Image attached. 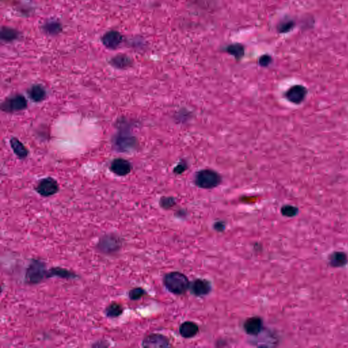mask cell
<instances>
[{"mask_svg":"<svg viewBox=\"0 0 348 348\" xmlns=\"http://www.w3.org/2000/svg\"><path fill=\"white\" fill-rule=\"evenodd\" d=\"M163 284L169 292L176 295L185 294L191 285L187 277L178 271L165 274L163 278Z\"/></svg>","mask_w":348,"mask_h":348,"instance_id":"1","label":"cell"},{"mask_svg":"<svg viewBox=\"0 0 348 348\" xmlns=\"http://www.w3.org/2000/svg\"><path fill=\"white\" fill-rule=\"evenodd\" d=\"M47 278H49V269H47L45 262L38 259H33L25 272V282L31 285H35L41 283Z\"/></svg>","mask_w":348,"mask_h":348,"instance_id":"2","label":"cell"},{"mask_svg":"<svg viewBox=\"0 0 348 348\" xmlns=\"http://www.w3.org/2000/svg\"><path fill=\"white\" fill-rule=\"evenodd\" d=\"M194 182L197 187L201 189H212L220 185L222 178L220 175L215 171L205 169L197 173Z\"/></svg>","mask_w":348,"mask_h":348,"instance_id":"3","label":"cell"},{"mask_svg":"<svg viewBox=\"0 0 348 348\" xmlns=\"http://www.w3.org/2000/svg\"><path fill=\"white\" fill-rule=\"evenodd\" d=\"M26 98L23 95L16 94L6 98L1 103V110L6 113L19 112L27 107Z\"/></svg>","mask_w":348,"mask_h":348,"instance_id":"4","label":"cell"},{"mask_svg":"<svg viewBox=\"0 0 348 348\" xmlns=\"http://www.w3.org/2000/svg\"><path fill=\"white\" fill-rule=\"evenodd\" d=\"M35 190L38 194L44 197L49 198L54 196L59 191V186L57 181L52 177H47L43 178L38 182L36 186Z\"/></svg>","mask_w":348,"mask_h":348,"instance_id":"5","label":"cell"},{"mask_svg":"<svg viewBox=\"0 0 348 348\" xmlns=\"http://www.w3.org/2000/svg\"><path fill=\"white\" fill-rule=\"evenodd\" d=\"M122 246L121 240L114 234L105 235L100 239L98 249L103 253L111 254L117 252Z\"/></svg>","mask_w":348,"mask_h":348,"instance_id":"6","label":"cell"},{"mask_svg":"<svg viewBox=\"0 0 348 348\" xmlns=\"http://www.w3.org/2000/svg\"><path fill=\"white\" fill-rule=\"evenodd\" d=\"M113 140V145L120 152L131 150L136 145V138L126 130L119 131Z\"/></svg>","mask_w":348,"mask_h":348,"instance_id":"7","label":"cell"},{"mask_svg":"<svg viewBox=\"0 0 348 348\" xmlns=\"http://www.w3.org/2000/svg\"><path fill=\"white\" fill-rule=\"evenodd\" d=\"M144 348H169L171 347L169 339L165 335L158 333H152L146 336L142 341Z\"/></svg>","mask_w":348,"mask_h":348,"instance_id":"8","label":"cell"},{"mask_svg":"<svg viewBox=\"0 0 348 348\" xmlns=\"http://www.w3.org/2000/svg\"><path fill=\"white\" fill-rule=\"evenodd\" d=\"M132 165L123 158H114L110 165L111 172L118 176H126L132 171Z\"/></svg>","mask_w":348,"mask_h":348,"instance_id":"9","label":"cell"},{"mask_svg":"<svg viewBox=\"0 0 348 348\" xmlns=\"http://www.w3.org/2000/svg\"><path fill=\"white\" fill-rule=\"evenodd\" d=\"M246 333L250 336H257L263 329V322L260 317H251L246 320L244 324Z\"/></svg>","mask_w":348,"mask_h":348,"instance_id":"10","label":"cell"},{"mask_svg":"<svg viewBox=\"0 0 348 348\" xmlns=\"http://www.w3.org/2000/svg\"><path fill=\"white\" fill-rule=\"evenodd\" d=\"M191 293L196 297H203L209 294L212 291L210 282L203 279H197L190 285Z\"/></svg>","mask_w":348,"mask_h":348,"instance_id":"11","label":"cell"},{"mask_svg":"<svg viewBox=\"0 0 348 348\" xmlns=\"http://www.w3.org/2000/svg\"><path fill=\"white\" fill-rule=\"evenodd\" d=\"M123 37L121 33L116 31H110L102 36L101 42L106 48L114 50L123 43Z\"/></svg>","mask_w":348,"mask_h":348,"instance_id":"12","label":"cell"},{"mask_svg":"<svg viewBox=\"0 0 348 348\" xmlns=\"http://www.w3.org/2000/svg\"><path fill=\"white\" fill-rule=\"evenodd\" d=\"M306 94H307V91L305 87L300 85H296L288 90L286 93V98L292 103L298 104L305 99Z\"/></svg>","mask_w":348,"mask_h":348,"instance_id":"13","label":"cell"},{"mask_svg":"<svg viewBox=\"0 0 348 348\" xmlns=\"http://www.w3.org/2000/svg\"><path fill=\"white\" fill-rule=\"evenodd\" d=\"M180 334L182 338L185 339H191L194 338L198 335L199 332V327L198 324L195 322L187 321L183 322L180 325Z\"/></svg>","mask_w":348,"mask_h":348,"instance_id":"14","label":"cell"},{"mask_svg":"<svg viewBox=\"0 0 348 348\" xmlns=\"http://www.w3.org/2000/svg\"><path fill=\"white\" fill-rule=\"evenodd\" d=\"M27 94L30 99L36 103L44 101L47 96V91L41 85H32L27 91Z\"/></svg>","mask_w":348,"mask_h":348,"instance_id":"15","label":"cell"},{"mask_svg":"<svg viewBox=\"0 0 348 348\" xmlns=\"http://www.w3.org/2000/svg\"><path fill=\"white\" fill-rule=\"evenodd\" d=\"M10 147L14 154L21 159L27 158L29 154V151L25 146L18 138H12L10 140Z\"/></svg>","mask_w":348,"mask_h":348,"instance_id":"16","label":"cell"},{"mask_svg":"<svg viewBox=\"0 0 348 348\" xmlns=\"http://www.w3.org/2000/svg\"><path fill=\"white\" fill-rule=\"evenodd\" d=\"M57 277V278L71 280L77 278L75 273L62 267H52L49 269V278Z\"/></svg>","mask_w":348,"mask_h":348,"instance_id":"17","label":"cell"},{"mask_svg":"<svg viewBox=\"0 0 348 348\" xmlns=\"http://www.w3.org/2000/svg\"><path fill=\"white\" fill-rule=\"evenodd\" d=\"M110 63L113 67L124 70L130 67L132 65L133 61L126 54H118L111 59Z\"/></svg>","mask_w":348,"mask_h":348,"instance_id":"18","label":"cell"},{"mask_svg":"<svg viewBox=\"0 0 348 348\" xmlns=\"http://www.w3.org/2000/svg\"><path fill=\"white\" fill-rule=\"evenodd\" d=\"M330 265L333 267H342L348 263L347 255L343 252H335L329 256Z\"/></svg>","mask_w":348,"mask_h":348,"instance_id":"19","label":"cell"},{"mask_svg":"<svg viewBox=\"0 0 348 348\" xmlns=\"http://www.w3.org/2000/svg\"><path fill=\"white\" fill-rule=\"evenodd\" d=\"M124 312V307L121 304L113 302L105 309V316L109 318H116L121 316Z\"/></svg>","mask_w":348,"mask_h":348,"instance_id":"20","label":"cell"},{"mask_svg":"<svg viewBox=\"0 0 348 348\" xmlns=\"http://www.w3.org/2000/svg\"><path fill=\"white\" fill-rule=\"evenodd\" d=\"M227 52L228 53L234 56L237 59H240L243 57L244 55V47L240 44H233V45H229L227 48Z\"/></svg>","mask_w":348,"mask_h":348,"instance_id":"21","label":"cell"},{"mask_svg":"<svg viewBox=\"0 0 348 348\" xmlns=\"http://www.w3.org/2000/svg\"><path fill=\"white\" fill-rule=\"evenodd\" d=\"M18 33L13 29L8 27H2L1 32V40L6 42H10L16 40L18 38Z\"/></svg>","mask_w":348,"mask_h":348,"instance_id":"22","label":"cell"},{"mask_svg":"<svg viewBox=\"0 0 348 348\" xmlns=\"http://www.w3.org/2000/svg\"><path fill=\"white\" fill-rule=\"evenodd\" d=\"M146 293L147 292H146L145 290L143 288H134V289H131L129 291V298L131 300H139L142 297L145 296Z\"/></svg>","mask_w":348,"mask_h":348,"instance_id":"23","label":"cell"},{"mask_svg":"<svg viewBox=\"0 0 348 348\" xmlns=\"http://www.w3.org/2000/svg\"><path fill=\"white\" fill-rule=\"evenodd\" d=\"M281 213L285 217L292 218L298 214V207L291 205H286L282 206Z\"/></svg>","mask_w":348,"mask_h":348,"instance_id":"24","label":"cell"},{"mask_svg":"<svg viewBox=\"0 0 348 348\" xmlns=\"http://www.w3.org/2000/svg\"><path fill=\"white\" fill-rule=\"evenodd\" d=\"M61 28V25L56 22H52V23H47L45 25V30L49 34H55L60 32V29Z\"/></svg>","mask_w":348,"mask_h":348,"instance_id":"25","label":"cell"},{"mask_svg":"<svg viewBox=\"0 0 348 348\" xmlns=\"http://www.w3.org/2000/svg\"><path fill=\"white\" fill-rule=\"evenodd\" d=\"M175 204V200L171 198H163L160 200V205L164 209H169Z\"/></svg>","mask_w":348,"mask_h":348,"instance_id":"26","label":"cell"},{"mask_svg":"<svg viewBox=\"0 0 348 348\" xmlns=\"http://www.w3.org/2000/svg\"><path fill=\"white\" fill-rule=\"evenodd\" d=\"M271 60L272 59H271L270 56L267 55V54H265V55L260 56L259 59V64L262 67H267L268 65L270 64Z\"/></svg>","mask_w":348,"mask_h":348,"instance_id":"27","label":"cell"},{"mask_svg":"<svg viewBox=\"0 0 348 348\" xmlns=\"http://www.w3.org/2000/svg\"><path fill=\"white\" fill-rule=\"evenodd\" d=\"M292 25L293 23H291V22H289V23H283V24L280 25V27H279V30H280V32H287V31H289L290 29L292 27Z\"/></svg>","mask_w":348,"mask_h":348,"instance_id":"28","label":"cell"},{"mask_svg":"<svg viewBox=\"0 0 348 348\" xmlns=\"http://www.w3.org/2000/svg\"><path fill=\"white\" fill-rule=\"evenodd\" d=\"M186 169H187V165H185V164H184V163L182 162L181 163L179 164V165L174 169V172L177 174H181V173L185 171Z\"/></svg>","mask_w":348,"mask_h":348,"instance_id":"29","label":"cell"},{"mask_svg":"<svg viewBox=\"0 0 348 348\" xmlns=\"http://www.w3.org/2000/svg\"><path fill=\"white\" fill-rule=\"evenodd\" d=\"M216 225H218V226H214L215 229L218 231H221L222 229H223L225 228V225L223 223H221V222H216Z\"/></svg>","mask_w":348,"mask_h":348,"instance_id":"30","label":"cell"}]
</instances>
